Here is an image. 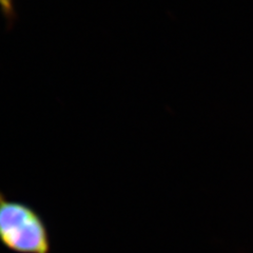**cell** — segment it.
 <instances>
[{
  "label": "cell",
  "mask_w": 253,
  "mask_h": 253,
  "mask_svg": "<svg viewBox=\"0 0 253 253\" xmlns=\"http://www.w3.org/2000/svg\"><path fill=\"white\" fill-rule=\"evenodd\" d=\"M0 244L14 253H51L46 221L33 206L0 191Z\"/></svg>",
  "instance_id": "obj_1"
},
{
  "label": "cell",
  "mask_w": 253,
  "mask_h": 253,
  "mask_svg": "<svg viewBox=\"0 0 253 253\" xmlns=\"http://www.w3.org/2000/svg\"><path fill=\"white\" fill-rule=\"evenodd\" d=\"M0 9L9 19H12L14 16V6L11 0H0Z\"/></svg>",
  "instance_id": "obj_2"
},
{
  "label": "cell",
  "mask_w": 253,
  "mask_h": 253,
  "mask_svg": "<svg viewBox=\"0 0 253 253\" xmlns=\"http://www.w3.org/2000/svg\"><path fill=\"white\" fill-rule=\"evenodd\" d=\"M11 1H13V0H11Z\"/></svg>",
  "instance_id": "obj_3"
}]
</instances>
